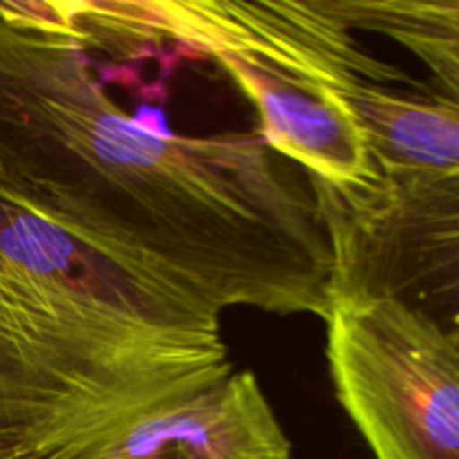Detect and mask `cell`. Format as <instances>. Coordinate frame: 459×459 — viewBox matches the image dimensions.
<instances>
[{
  "instance_id": "obj_1",
  "label": "cell",
  "mask_w": 459,
  "mask_h": 459,
  "mask_svg": "<svg viewBox=\"0 0 459 459\" xmlns=\"http://www.w3.org/2000/svg\"><path fill=\"white\" fill-rule=\"evenodd\" d=\"M0 182L218 312L330 314L332 247L300 166L258 128H146L103 92L81 40L3 18Z\"/></svg>"
},
{
  "instance_id": "obj_2",
  "label": "cell",
  "mask_w": 459,
  "mask_h": 459,
  "mask_svg": "<svg viewBox=\"0 0 459 459\" xmlns=\"http://www.w3.org/2000/svg\"><path fill=\"white\" fill-rule=\"evenodd\" d=\"M220 314L0 182V459H92L231 375Z\"/></svg>"
},
{
  "instance_id": "obj_3",
  "label": "cell",
  "mask_w": 459,
  "mask_h": 459,
  "mask_svg": "<svg viewBox=\"0 0 459 459\" xmlns=\"http://www.w3.org/2000/svg\"><path fill=\"white\" fill-rule=\"evenodd\" d=\"M124 25L134 39L175 40L213 58L255 108L267 146L312 179L345 188L379 179L361 124L339 92L359 74L323 72L242 34L218 0H130Z\"/></svg>"
},
{
  "instance_id": "obj_4",
  "label": "cell",
  "mask_w": 459,
  "mask_h": 459,
  "mask_svg": "<svg viewBox=\"0 0 459 459\" xmlns=\"http://www.w3.org/2000/svg\"><path fill=\"white\" fill-rule=\"evenodd\" d=\"M327 366L375 459H459V350L385 299H332Z\"/></svg>"
},
{
  "instance_id": "obj_5",
  "label": "cell",
  "mask_w": 459,
  "mask_h": 459,
  "mask_svg": "<svg viewBox=\"0 0 459 459\" xmlns=\"http://www.w3.org/2000/svg\"><path fill=\"white\" fill-rule=\"evenodd\" d=\"M332 299H385L459 334V170H379L368 186L316 182Z\"/></svg>"
},
{
  "instance_id": "obj_6",
  "label": "cell",
  "mask_w": 459,
  "mask_h": 459,
  "mask_svg": "<svg viewBox=\"0 0 459 459\" xmlns=\"http://www.w3.org/2000/svg\"><path fill=\"white\" fill-rule=\"evenodd\" d=\"M92 459H291V442L251 370L170 402Z\"/></svg>"
},
{
  "instance_id": "obj_7",
  "label": "cell",
  "mask_w": 459,
  "mask_h": 459,
  "mask_svg": "<svg viewBox=\"0 0 459 459\" xmlns=\"http://www.w3.org/2000/svg\"><path fill=\"white\" fill-rule=\"evenodd\" d=\"M341 97L352 108L379 170H459V103L442 94H402L375 81H345Z\"/></svg>"
},
{
  "instance_id": "obj_8",
  "label": "cell",
  "mask_w": 459,
  "mask_h": 459,
  "mask_svg": "<svg viewBox=\"0 0 459 459\" xmlns=\"http://www.w3.org/2000/svg\"><path fill=\"white\" fill-rule=\"evenodd\" d=\"M354 31H372L415 54L442 97L459 103V0H330Z\"/></svg>"
},
{
  "instance_id": "obj_9",
  "label": "cell",
  "mask_w": 459,
  "mask_h": 459,
  "mask_svg": "<svg viewBox=\"0 0 459 459\" xmlns=\"http://www.w3.org/2000/svg\"><path fill=\"white\" fill-rule=\"evenodd\" d=\"M451 343L455 345V348L459 350V334H457V336H453V339H451Z\"/></svg>"
}]
</instances>
